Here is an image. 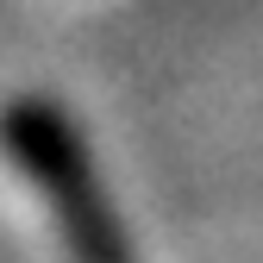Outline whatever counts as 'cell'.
<instances>
[{"label":"cell","mask_w":263,"mask_h":263,"mask_svg":"<svg viewBox=\"0 0 263 263\" xmlns=\"http://www.w3.org/2000/svg\"><path fill=\"white\" fill-rule=\"evenodd\" d=\"M0 151L44 194V207L57 213V232L76 257H88V263H119L125 257V232H119L113 201H107V188L88 163V144H82L76 119L50 94H13L0 107Z\"/></svg>","instance_id":"cell-1"}]
</instances>
